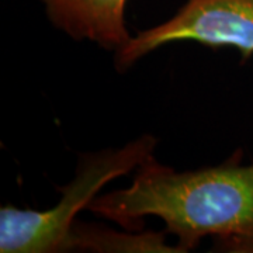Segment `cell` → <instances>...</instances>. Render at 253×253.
<instances>
[{
    "instance_id": "cell-1",
    "label": "cell",
    "mask_w": 253,
    "mask_h": 253,
    "mask_svg": "<svg viewBox=\"0 0 253 253\" xmlns=\"http://www.w3.org/2000/svg\"><path fill=\"white\" fill-rule=\"evenodd\" d=\"M238 151L215 168L176 172L148 159L126 189L97 196L87 210L139 232L144 218L163 219L183 253L212 236L215 251L253 252V163L241 165Z\"/></svg>"
},
{
    "instance_id": "cell-2",
    "label": "cell",
    "mask_w": 253,
    "mask_h": 253,
    "mask_svg": "<svg viewBox=\"0 0 253 253\" xmlns=\"http://www.w3.org/2000/svg\"><path fill=\"white\" fill-rule=\"evenodd\" d=\"M155 148V136L142 135L120 149H104L82 156L75 179L63 187L61 200L49 210L1 207L0 252H68V241L76 215L89 208L107 183L154 158Z\"/></svg>"
},
{
    "instance_id": "cell-3",
    "label": "cell",
    "mask_w": 253,
    "mask_h": 253,
    "mask_svg": "<svg viewBox=\"0 0 253 253\" xmlns=\"http://www.w3.org/2000/svg\"><path fill=\"white\" fill-rule=\"evenodd\" d=\"M176 41L211 48L232 46L242 59L253 55V0H186L159 26L139 31L116 54L117 71H126L149 52Z\"/></svg>"
},
{
    "instance_id": "cell-4",
    "label": "cell",
    "mask_w": 253,
    "mask_h": 253,
    "mask_svg": "<svg viewBox=\"0 0 253 253\" xmlns=\"http://www.w3.org/2000/svg\"><path fill=\"white\" fill-rule=\"evenodd\" d=\"M51 24L73 40H87L117 52L131 36L126 26V0H41Z\"/></svg>"
},
{
    "instance_id": "cell-5",
    "label": "cell",
    "mask_w": 253,
    "mask_h": 253,
    "mask_svg": "<svg viewBox=\"0 0 253 253\" xmlns=\"http://www.w3.org/2000/svg\"><path fill=\"white\" fill-rule=\"evenodd\" d=\"M134 231L118 232L107 226L83 224L75 221L68 241L69 251H86L99 253H183L179 245L166 244V232H138Z\"/></svg>"
}]
</instances>
